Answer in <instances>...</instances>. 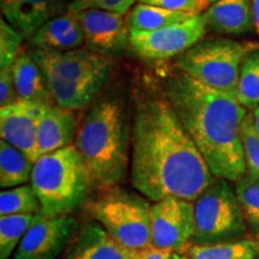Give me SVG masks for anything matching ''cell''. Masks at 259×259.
Masks as SVG:
<instances>
[{
	"mask_svg": "<svg viewBox=\"0 0 259 259\" xmlns=\"http://www.w3.org/2000/svg\"><path fill=\"white\" fill-rule=\"evenodd\" d=\"M235 97L248 112L254 111L259 105V48L250 52L242 60Z\"/></svg>",
	"mask_w": 259,
	"mask_h": 259,
	"instance_id": "obj_24",
	"label": "cell"
},
{
	"mask_svg": "<svg viewBox=\"0 0 259 259\" xmlns=\"http://www.w3.org/2000/svg\"><path fill=\"white\" fill-rule=\"evenodd\" d=\"M252 115H253V121H254V126L257 128L258 134H259V105L257 106V108L254 111H252Z\"/></svg>",
	"mask_w": 259,
	"mask_h": 259,
	"instance_id": "obj_34",
	"label": "cell"
},
{
	"mask_svg": "<svg viewBox=\"0 0 259 259\" xmlns=\"http://www.w3.org/2000/svg\"><path fill=\"white\" fill-rule=\"evenodd\" d=\"M212 245L190 244L185 253L190 259H259V236Z\"/></svg>",
	"mask_w": 259,
	"mask_h": 259,
	"instance_id": "obj_21",
	"label": "cell"
},
{
	"mask_svg": "<svg viewBox=\"0 0 259 259\" xmlns=\"http://www.w3.org/2000/svg\"><path fill=\"white\" fill-rule=\"evenodd\" d=\"M209 30L223 35H241L254 29L251 0H219L204 12Z\"/></svg>",
	"mask_w": 259,
	"mask_h": 259,
	"instance_id": "obj_18",
	"label": "cell"
},
{
	"mask_svg": "<svg viewBox=\"0 0 259 259\" xmlns=\"http://www.w3.org/2000/svg\"><path fill=\"white\" fill-rule=\"evenodd\" d=\"M170 259H190L185 253H179V252H173Z\"/></svg>",
	"mask_w": 259,
	"mask_h": 259,
	"instance_id": "obj_35",
	"label": "cell"
},
{
	"mask_svg": "<svg viewBox=\"0 0 259 259\" xmlns=\"http://www.w3.org/2000/svg\"><path fill=\"white\" fill-rule=\"evenodd\" d=\"M78 229V221L73 215L57 218L44 215L29 228L12 259H57Z\"/></svg>",
	"mask_w": 259,
	"mask_h": 259,
	"instance_id": "obj_11",
	"label": "cell"
},
{
	"mask_svg": "<svg viewBox=\"0 0 259 259\" xmlns=\"http://www.w3.org/2000/svg\"><path fill=\"white\" fill-rule=\"evenodd\" d=\"M141 251L119 244L99 222L88 221L80 227L61 259H139Z\"/></svg>",
	"mask_w": 259,
	"mask_h": 259,
	"instance_id": "obj_14",
	"label": "cell"
},
{
	"mask_svg": "<svg viewBox=\"0 0 259 259\" xmlns=\"http://www.w3.org/2000/svg\"><path fill=\"white\" fill-rule=\"evenodd\" d=\"M30 185L47 218L72 215L87 205L97 185L76 145L42 155L34 163Z\"/></svg>",
	"mask_w": 259,
	"mask_h": 259,
	"instance_id": "obj_5",
	"label": "cell"
},
{
	"mask_svg": "<svg viewBox=\"0 0 259 259\" xmlns=\"http://www.w3.org/2000/svg\"><path fill=\"white\" fill-rule=\"evenodd\" d=\"M21 101L12 67L0 69V108Z\"/></svg>",
	"mask_w": 259,
	"mask_h": 259,
	"instance_id": "obj_31",
	"label": "cell"
},
{
	"mask_svg": "<svg viewBox=\"0 0 259 259\" xmlns=\"http://www.w3.org/2000/svg\"><path fill=\"white\" fill-rule=\"evenodd\" d=\"M209 2H210V4H213V3L219 2V0H209Z\"/></svg>",
	"mask_w": 259,
	"mask_h": 259,
	"instance_id": "obj_36",
	"label": "cell"
},
{
	"mask_svg": "<svg viewBox=\"0 0 259 259\" xmlns=\"http://www.w3.org/2000/svg\"><path fill=\"white\" fill-rule=\"evenodd\" d=\"M42 213V206L31 185L4 190L0 193V216Z\"/></svg>",
	"mask_w": 259,
	"mask_h": 259,
	"instance_id": "obj_26",
	"label": "cell"
},
{
	"mask_svg": "<svg viewBox=\"0 0 259 259\" xmlns=\"http://www.w3.org/2000/svg\"><path fill=\"white\" fill-rule=\"evenodd\" d=\"M42 216L44 213H21L0 218V259L15 254L29 228Z\"/></svg>",
	"mask_w": 259,
	"mask_h": 259,
	"instance_id": "obj_23",
	"label": "cell"
},
{
	"mask_svg": "<svg viewBox=\"0 0 259 259\" xmlns=\"http://www.w3.org/2000/svg\"><path fill=\"white\" fill-rule=\"evenodd\" d=\"M136 3L158 6L173 11L186 12L193 16L204 14L211 5L209 0H136Z\"/></svg>",
	"mask_w": 259,
	"mask_h": 259,
	"instance_id": "obj_30",
	"label": "cell"
},
{
	"mask_svg": "<svg viewBox=\"0 0 259 259\" xmlns=\"http://www.w3.org/2000/svg\"><path fill=\"white\" fill-rule=\"evenodd\" d=\"M79 124L76 111L58 105L47 106L38 121V157L74 144Z\"/></svg>",
	"mask_w": 259,
	"mask_h": 259,
	"instance_id": "obj_16",
	"label": "cell"
},
{
	"mask_svg": "<svg viewBox=\"0 0 259 259\" xmlns=\"http://www.w3.org/2000/svg\"><path fill=\"white\" fill-rule=\"evenodd\" d=\"M136 0H70L69 12H78L87 9H100L116 14L127 15Z\"/></svg>",
	"mask_w": 259,
	"mask_h": 259,
	"instance_id": "obj_29",
	"label": "cell"
},
{
	"mask_svg": "<svg viewBox=\"0 0 259 259\" xmlns=\"http://www.w3.org/2000/svg\"><path fill=\"white\" fill-rule=\"evenodd\" d=\"M78 19L84 34V44L102 57L120 56L130 45L126 15L100 9L71 12Z\"/></svg>",
	"mask_w": 259,
	"mask_h": 259,
	"instance_id": "obj_12",
	"label": "cell"
},
{
	"mask_svg": "<svg viewBox=\"0 0 259 259\" xmlns=\"http://www.w3.org/2000/svg\"><path fill=\"white\" fill-rule=\"evenodd\" d=\"M170 250H161L156 247H149L147 250L141 251V257L139 259H170L171 257Z\"/></svg>",
	"mask_w": 259,
	"mask_h": 259,
	"instance_id": "obj_32",
	"label": "cell"
},
{
	"mask_svg": "<svg viewBox=\"0 0 259 259\" xmlns=\"http://www.w3.org/2000/svg\"><path fill=\"white\" fill-rule=\"evenodd\" d=\"M257 48L253 41L204 37L177 58L176 67L209 88L235 95L242 60Z\"/></svg>",
	"mask_w": 259,
	"mask_h": 259,
	"instance_id": "obj_6",
	"label": "cell"
},
{
	"mask_svg": "<svg viewBox=\"0 0 259 259\" xmlns=\"http://www.w3.org/2000/svg\"><path fill=\"white\" fill-rule=\"evenodd\" d=\"M29 52L40 66L56 105L70 111L89 106L111 74L109 60L88 48L66 52L31 48Z\"/></svg>",
	"mask_w": 259,
	"mask_h": 259,
	"instance_id": "obj_4",
	"label": "cell"
},
{
	"mask_svg": "<svg viewBox=\"0 0 259 259\" xmlns=\"http://www.w3.org/2000/svg\"><path fill=\"white\" fill-rule=\"evenodd\" d=\"M46 107L21 100L0 108V137L23 151L34 162L38 158V121Z\"/></svg>",
	"mask_w": 259,
	"mask_h": 259,
	"instance_id": "obj_13",
	"label": "cell"
},
{
	"mask_svg": "<svg viewBox=\"0 0 259 259\" xmlns=\"http://www.w3.org/2000/svg\"><path fill=\"white\" fill-rule=\"evenodd\" d=\"M12 73L21 100L41 106L56 105L44 73L30 52L22 51L12 65Z\"/></svg>",
	"mask_w": 259,
	"mask_h": 259,
	"instance_id": "obj_19",
	"label": "cell"
},
{
	"mask_svg": "<svg viewBox=\"0 0 259 259\" xmlns=\"http://www.w3.org/2000/svg\"><path fill=\"white\" fill-rule=\"evenodd\" d=\"M194 229V202L168 197L151 204L150 238L154 247L183 253L191 244Z\"/></svg>",
	"mask_w": 259,
	"mask_h": 259,
	"instance_id": "obj_10",
	"label": "cell"
},
{
	"mask_svg": "<svg viewBox=\"0 0 259 259\" xmlns=\"http://www.w3.org/2000/svg\"><path fill=\"white\" fill-rule=\"evenodd\" d=\"M85 208L90 216L119 244L134 251L153 247L150 238L151 204L141 193L118 186L112 187L97 199L90 200Z\"/></svg>",
	"mask_w": 259,
	"mask_h": 259,
	"instance_id": "obj_7",
	"label": "cell"
},
{
	"mask_svg": "<svg viewBox=\"0 0 259 259\" xmlns=\"http://www.w3.org/2000/svg\"><path fill=\"white\" fill-rule=\"evenodd\" d=\"M24 37L4 18L0 19V69L12 67L19 54Z\"/></svg>",
	"mask_w": 259,
	"mask_h": 259,
	"instance_id": "obj_28",
	"label": "cell"
},
{
	"mask_svg": "<svg viewBox=\"0 0 259 259\" xmlns=\"http://www.w3.org/2000/svg\"><path fill=\"white\" fill-rule=\"evenodd\" d=\"M196 229L191 244L212 245L247 238L248 228L231 181L215 178L194 200Z\"/></svg>",
	"mask_w": 259,
	"mask_h": 259,
	"instance_id": "obj_8",
	"label": "cell"
},
{
	"mask_svg": "<svg viewBox=\"0 0 259 259\" xmlns=\"http://www.w3.org/2000/svg\"><path fill=\"white\" fill-rule=\"evenodd\" d=\"M240 137L247 170L246 174L259 179V134L254 126L252 112H247L242 119Z\"/></svg>",
	"mask_w": 259,
	"mask_h": 259,
	"instance_id": "obj_27",
	"label": "cell"
},
{
	"mask_svg": "<svg viewBox=\"0 0 259 259\" xmlns=\"http://www.w3.org/2000/svg\"><path fill=\"white\" fill-rule=\"evenodd\" d=\"M83 44L82 27L76 16L69 11L50 19L29 38V45L34 50L52 52L73 51Z\"/></svg>",
	"mask_w": 259,
	"mask_h": 259,
	"instance_id": "obj_17",
	"label": "cell"
},
{
	"mask_svg": "<svg viewBox=\"0 0 259 259\" xmlns=\"http://www.w3.org/2000/svg\"><path fill=\"white\" fill-rule=\"evenodd\" d=\"M206 28L203 15L154 31H130V47L138 57L163 61L177 58L202 41Z\"/></svg>",
	"mask_w": 259,
	"mask_h": 259,
	"instance_id": "obj_9",
	"label": "cell"
},
{
	"mask_svg": "<svg viewBox=\"0 0 259 259\" xmlns=\"http://www.w3.org/2000/svg\"><path fill=\"white\" fill-rule=\"evenodd\" d=\"M99 186L112 189L127 178L130 132L122 105L113 99L95 103L79 124L74 142Z\"/></svg>",
	"mask_w": 259,
	"mask_h": 259,
	"instance_id": "obj_3",
	"label": "cell"
},
{
	"mask_svg": "<svg viewBox=\"0 0 259 259\" xmlns=\"http://www.w3.org/2000/svg\"><path fill=\"white\" fill-rule=\"evenodd\" d=\"M234 189L248 232L259 236V179L245 174L235 181Z\"/></svg>",
	"mask_w": 259,
	"mask_h": 259,
	"instance_id": "obj_25",
	"label": "cell"
},
{
	"mask_svg": "<svg viewBox=\"0 0 259 259\" xmlns=\"http://www.w3.org/2000/svg\"><path fill=\"white\" fill-rule=\"evenodd\" d=\"M164 97L213 177L235 183L247 173L240 127L248 111L235 95L209 88L178 70L164 83Z\"/></svg>",
	"mask_w": 259,
	"mask_h": 259,
	"instance_id": "obj_2",
	"label": "cell"
},
{
	"mask_svg": "<svg viewBox=\"0 0 259 259\" xmlns=\"http://www.w3.org/2000/svg\"><path fill=\"white\" fill-rule=\"evenodd\" d=\"M35 162L23 151L0 141V186L10 189L25 185L30 181Z\"/></svg>",
	"mask_w": 259,
	"mask_h": 259,
	"instance_id": "obj_22",
	"label": "cell"
},
{
	"mask_svg": "<svg viewBox=\"0 0 259 259\" xmlns=\"http://www.w3.org/2000/svg\"><path fill=\"white\" fill-rule=\"evenodd\" d=\"M69 5L70 0H0L3 18L28 40L50 19L66 14Z\"/></svg>",
	"mask_w": 259,
	"mask_h": 259,
	"instance_id": "obj_15",
	"label": "cell"
},
{
	"mask_svg": "<svg viewBox=\"0 0 259 259\" xmlns=\"http://www.w3.org/2000/svg\"><path fill=\"white\" fill-rule=\"evenodd\" d=\"M191 17L193 15L186 12L136 3L126 15V21L130 31H154L185 22Z\"/></svg>",
	"mask_w": 259,
	"mask_h": 259,
	"instance_id": "obj_20",
	"label": "cell"
},
{
	"mask_svg": "<svg viewBox=\"0 0 259 259\" xmlns=\"http://www.w3.org/2000/svg\"><path fill=\"white\" fill-rule=\"evenodd\" d=\"M130 180L150 202L178 197L194 202L215 177L166 97L136 106Z\"/></svg>",
	"mask_w": 259,
	"mask_h": 259,
	"instance_id": "obj_1",
	"label": "cell"
},
{
	"mask_svg": "<svg viewBox=\"0 0 259 259\" xmlns=\"http://www.w3.org/2000/svg\"><path fill=\"white\" fill-rule=\"evenodd\" d=\"M252 16H253V24L254 30L259 36V0H251Z\"/></svg>",
	"mask_w": 259,
	"mask_h": 259,
	"instance_id": "obj_33",
	"label": "cell"
}]
</instances>
